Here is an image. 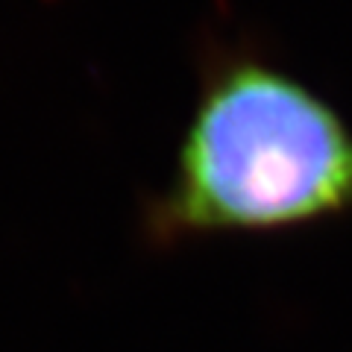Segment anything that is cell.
Returning a JSON list of instances; mask_svg holds the SVG:
<instances>
[{"instance_id": "1", "label": "cell", "mask_w": 352, "mask_h": 352, "mask_svg": "<svg viewBox=\"0 0 352 352\" xmlns=\"http://www.w3.org/2000/svg\"><path fill=\"white\" fill-rule=\"evenodd\" d=\"M352 214V126L332 100L252 50L223 53L203 85L141 235L173 250L212 235H270Z\"/></svg>"}]
</instances>
